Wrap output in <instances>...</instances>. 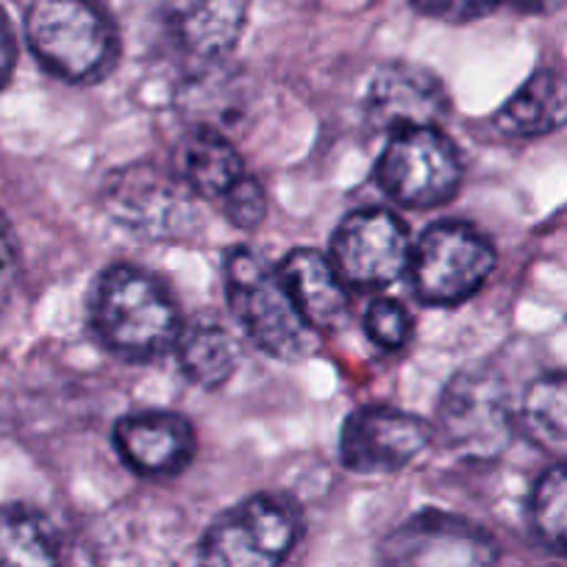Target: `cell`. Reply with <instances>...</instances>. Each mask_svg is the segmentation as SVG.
<instances>
[{"mask_svg": "<svg viewBox=\"0 0 567 567\" xmlns=\"http://www.w3.org/2000/svg\"><path fill=\"white\" fill-rule=\"evenodd\" d=\"M86 318L97 340L125 362H154L182 334L176 301L165 284L134 265H112L92 284Z\"/></svg>", "mask_w": 567, "mask_h": 567, "instance_id": "1", "label": "cell"}, {"mask_svg": "<svg viewBox=\"0 0 567 567\" xmlns=\"http://www.w3.org/2000/svg\"><path fill=\"white\" fill-rule=\"evenodd\" d=\"M226 298L245 334L272 359L303 362L318 351V331L298 312L278 267L259 250H228Z\"/></svg>", "mask_w": 567, "mask_h": 567, "instance_id": "2", "label": "cell"}, {"mask_svg": "<svg viewBox=\"0 0 567 567\" xmlns=\"http://www.w3.org/2000/svg\"><path fill=\"white\" fill-rule=\"evenodd\" d=\"M25 40L48 73L73 84L103 79L117 59V29L95 0H34Z\"/></svg>", "mask_w": 567, "mask_h": 567, "instance_id": "3", "label": "cell"}, {"mask_svg": "<svg viewBox=\"0 0 567 567\" xmlns=\"http://www.w3.org/2000/svg\"><path fill=\"white\" fill-rule=\"evenodd\" d=\"M103 209L134 237L173 243L198 228V195L176 171L148 165H125L103 182Z\"/></svg>", "mask_w": 567, "mask_h": 567, "instance_id": "4", "label": "cell"}, {"mask_svg": "<svg viewBox=\"0 0 567 567\" xmlns=\"http://www.w3.org/2000/svg\"><path fill=\"white\" fill-rule=\"evenodd\" d=\"M301 528V512L290 498L250 495L212 523L200 539L198 567H281Z\"/></svg>", "mask_w": 567, "mask_h": 567, "instance_id": "5", "label": "cell"}, {"mask_svg": "<svg viewBox=\"0 0 567 567\" xmlns=\"http://www.w3.org/2000/svg\"><path fill=\"white\" fill-rule=\"evenodd\" d=\"M495 261L493 243L478 228L443 220L425 228L412 245L409 278L425 307H456L482 290Z\"/></svg>", "mask_w": 567, "mask_h": 567, "instance_id": "6", "label": "cell"}, {"mask_svg": "<svg viewBox=\"0 0 567 567\" xmlns=\"http://www.w3.org/2000/svg\"><path fill=\"white\" fill-rule=\"evenodd\" d=\"M465 165L454 142L440 128H403L390 134L379 162L375 184L406 209H437L460 193Z\"/></svg>", "mask_w": 567, "mask_h": 567, "instance_id": "7", "label": "cell"}, {"mask_svg": "<svg viewBox=\"0 0 567 567\" xmlns=\"http://www.w3.org/2000/svg\"><path fill=\"white\" fill-rule=\"evenodd\" d=\"M515 429L504 381L482 368L451 375L437 401V434L451 454L489 462L506 451Z\"/></svg>", "mask_w": 567, "mask_h": 567, "instance_id": "8", "label": "cell"}, {"mask_svg": "<svg viewBox=\"0 0 567 567\" xmlns=\"http://www.w3.org/2000/svg\"><path fill=\"white\" fill-rule=\"evenodd\" d=\"M329 259L348 287L384 290L409 272L412 237L395 212L357 209L334 228Z\"/></svg>", "mask_w": 567, "mask_h": 567, "instance_id": "9", "label": "cell"}, {"mask_svg": "<svg viewBox=\"0 0 567 567\" xmlns=\"http://www.w3.org/2000/svg\"><path fill=\"white\" fill-rule=\"evenodd\" d=\"M379 567H498V545L476 523L429 509L386 534Z\"/></svg>", "mask_w": 567, "mask_h": 567, "instance_id": "10", "label": "cell"}, {"mask_svg": "<svg viewBox=\"0 0 567 567\" xmlns=\"http://www.w3.org/2000/svg\"><path fill=\"white\" fill-rule=\"evenodd\" d=\"M432 425L412 412L386 403L353 409L342 423L340 460L359 476H390L429 451Z\"/></svg>", "mask_w": 567, "mask_h": 567, "instance_id": "11", "label": "cell"}, {"mask_svg": "<svg viewBox=\"0 0 567 567\" xmlns=\"http://www.w3.org/2000/svg\"><path fill=\"white\" fill-rule=\"evenodd\" d=\"M449 92L429 68L390 62L373 73L364 112L373 128L395 134L403 128H440L449 114Z\"/></svg>", "mask_w": 567, "mask_h": 567, "instance_id": "12", "label": "cell"}, {"mask_svg": "<svg viewBox=\"0 0 567 567\" xmlns=\"http://www.w3.org/2000/svg\"><path fill=\"white\" fill-rule=\"evenodd\" d=\"M112 443L125 467L145 478L176 476L198 451L193 423L184 414L165 409L123 414L114 423Z\"/></svg>", "mask_w": 567, "mask_h": 567, "instance_id": "13", "label": "cell"}, {"mask_svg": "<svg viewBox=\"0 0 567 567\" xmlns=\"http://www.w3.org/2000/svg\"><path fill=\"white\" fill-rule=\"evenodd\" d=\"M245 0H165V29L173 45L195 62H217L239 42Z\"/></svg>", "mask_w": 567, "mask_h": 567, "instance_id": "14", "label": "cell"}, {"mask_svg": "<svg viewBox=\"0 0 567 567\" xmlns=\"http://www.w3.org/2000/svg\"><path fill=\"white\" fill-rule=\"evenodd\" d=\"M176 173L200 200H209L217 209H223L250 178L243 156L226 134L209 125H198L178 142Z\"/></svg>", "mask_w": 567, "mask_h": 567, "instance_id": "15", "label": "cell"}, {"mask_svg": "<svg viewBox=\"0 0 567 567\" xmlns=\"http://www.w3.org/2000/svg\"><path fill=\"white\" fill-rule=\"evenodd\" d=\"M287 290L315 331L334 329L348 312V284L342 281L329 256L315 248H296L278 265Z\"/></svg>", "mask_w": 567, "mask_h": 567, "instance_id": "16", "label": "cell"}, {"mask_svg": "<svg viewBox=\"0 0 567 567\" xmlns=\"http://www.w3.org/2000/svg\"><path fill=\"white\" fill-rule=\"evenodd\" d=\"M567 125V81L554 70H537L495 112V128L506 136H543Z\"/></svg>", "mask_w": 567, "mask_h": 567, "instance_id": "17", "label": "cell"}, {"mask_svg": "<svg viewBox=\"0 0 567 567\" xmlns=\"http://www.w3.org/2000/svg\"><path fill=\"white\" fill-rule=\"evenodd\" d=\"M173 351H176L182 373L204 390H217L231 381L243 359L237 337L226 326L212 323V320L182 326Z\"/></svg>", "mask_w": 567, "mask_h": 567, "instance_id": "18", "label": "cell"}, {"mask_svg": "<svg viewBox=\"0 0 567 567\" xmlns=\"http://www.w3.org/2000/svg\"><path fill=\"white\" fill-rule=\"evenodd\" d=\"M520 423L539 449L567 456V373L539 375L528 384Z\"/></svg>", "mask_w": 567, "mask_h": 567, "instance_id": "19", "label": "cell"}, {"mask_svg": "<svg viewBox=\"0 0 567 567\" xmlns=\"http://www.w3.org/2000/svg\"><path fill=\"white\" fill-rule=\"evenodd\" d=\"M0 567H59L51 528L25 509L0 512Z\"/></svg>", "mask_w": 567, "mask_h": 567, "instance_id": "20", "label": "cell"}, {"mask_svg": "<svg viewBox=\"0 0 567 567\" xmlns=\"http://www.w3.org/2000/svg\"><path fill=\"white\" fill-rule=\"evenodd\" d=\"M532 526L548 548L567 554V462L539 476L532 493Z\"/></svg>", "mask_w": 567, "mask_h": 567, "instance_id": "21", "label": "cell"}, {"mask_svg": "<svg viewBox=\"0 0 567 567\" xmlns=\"http://www.w3.org/2000/svg\"><path fill=\"white\" fill-rule=\"evenodd\" d=\"M412 315L395 298H375L364 312V331L384 351H401L412 340Z\"/></svg>", "mask_w": 567, "mask_h": 567, "instance_id": "22", "label": "cell"}, {"mask_svg": "<svg viewBox=\"0 0 567 567\" xmlns=\"http://www.w3.org/2000/svg\"><path fill=\"white\" fill-rule=\"evenodd\" d=\"M414 9L445 23H471L498 7V0H412Z\"/></svg>", "mask_w": 567, "mask_h": 567, "instance_id": "23", "label": "cell"}, {"mask_svg": "<svg viewBox=\"0 0 567 567\" xmlns=\"http://www.w3.org/2000/svg\"><path fill=\"white\" fill-rule=\"evenodd\" d=\"M14 281H18V250H14L7 223L0 220V309L12 298Z\"/></svg>", "mask_w": 567, "mask_h": 567, "instance_id": "24", "label": "cell"}, {"mask_svg": "<svg viewBox=\"0 0 567 567\" xmlns=\"http://www.w3.org/2000/svg\"><path fill=\"white\" fill-rule=\"evenodd\" d=\"M18 64V42H14V31L9 25V18L0 12V90L9 84Z\"/></svg>", "mask_w": 567, "mask_h": 567, "instance_id": "25", "label": "cell"}, {"mask_svg": "<svg viewBox=\"0 0 567 567\" xmlns=\"http://www.w3.org/2000/svg\"><path fill=\"white\" fill-rule=\"evenodd\" d=\"M523 3H543V0H523Z\"/></svg>", "mask_w": 567, "mask_h": 567, "instance_id": "26", "label": "cell"}]
</instances>
